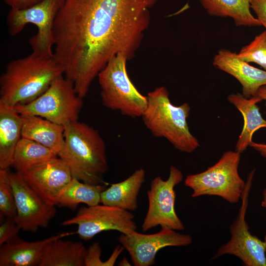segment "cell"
<instances>
[{
	"instance_id": "obj_28",
	"label": "cell",
	"mask_w": 266,
	"mask_h": 266,
	"mask_svg": "<svg viewBox=\"0 0 266 266\" xmlns=\"http://www.w3.org/2000/svg\"><path fill=\"white\" fill-rule=\"evenodd\" d=\"M101 249L98 242L93 243L87 249L84 259L85 266H108L100 259Z\"/></svg>"
},
{
	"instance_id": "obj_3",
	"label": "cell",
	"mask_w": 266,
	"mask_h": 266,
	"mask_svg": "<svg viewBox=\"0 0 266 266\" xmlns=\"http://www.w3.org/2000/svg\"><path fill=\"white\" fill-rule=\"evenodd\" d=\"M65 143L58 154L73 177L89 184H104L108 169L106 145L98 131L78 121L64 126Z\"/></svg>"
},
{
	"instance_id": "obj_22",
	"label": "cell",
	"mask_w": 266,
	"mask_h": 266,
	"mask_svg": "<svg viewBox=\"0 0 266 266\" xmlns=\"http://www.w3.org/2000/svg\"><path fill=\"white\" fill-rule=\"evenodd\" d=\"M208 14L229 17L237 26H261L250 11L249 0H198Z\"/></svg>"
},
{
	"instance_id": "obj_1",
	"label": "cell",
	"mask_w": 266,
	"mask_h": 266,
	"mask_svg": "<svg viewBox=\"0 0 266 266\" xmlns=\"http://www.w3.org/2000/svg\"><path fill=\"white\" fill-rule=\"evenodd\" d=\"M157 0H66L53 26L54 57L83 98L118 54L132 59Z\"/></svg>"
},
{
	"instance_id": "obj_10",
	"label": "cell",
	"mask_w": 266,
	"mask_h": 266,
	"mask_svg": "<svg viewBox=\"0 0 266 266\" xmlns=\"http://www.w3.org/2000/svg\"><path fill=\"white\" fill-rule=\"evenodd\" d=\"M134 215L130 211L101 203L82 206L73 217L64 221L63 226L76 225V233L89 241L103 231L114 230L129 234L137 230Z\"/></svg>"
},
{
	"instance_id": "obj_21",
	"label": "cell",
	"mask_w": 266,
	"mask_h": 266,
	"mask_svg": "<svg viewBox=\"0 0 266 266\" xmlns=\"http://www.w3.org/2000/svg\"><path fill=\"white\" fill-rule=\"evenodd\" d=\"M59 238L48 245L39 266H83L87 248L80 242Z\"/></svg>"
},
{
	"instance_id": "obj_13",
	"label": "cell",
	"mask_w": 266,
	"mask_h": 266,
	"mask_svg": "<svg viewBox=\"0 0 266 266\" xmlns=\"http://www.w3.org/2000/svg\"><path fill=\"white\" fill-rule=\"evenodd\" d=\"M118 240L129 254L134 266H150L155 265L156 254L161 249L167 246L189 245L193 239L188 234L163 227L159 232L153 234H144L136 231L129 234L121 233Z\"/></svg>"
},
{
	"instance_id": "obj_2",
	"label": "cell",
	"mask_w": 266,
	"mask_h": 266,
	"mask_svg": "<svg viewBox=\"0 0 266 266\" xmlns=\"http://www.w3.org/2000/svg\"><path fill=\"white\" fill-rule=\"evenodd\" d=\"M64 74L53 56L33 52L10 62L0 77V102L15 106L33 100Z\"/></svg>"
},
{
	"instance_id": "obj_24",
	"label": "cell",
	"mask_w": 266,
	"mask_h": 266,
	"mask_svg": "<svg viewBox=\"0 0 266 266\" xmlns=\"http://www.w3.org/2000/svg\"><path fill=\"white\" fill-rule=\"evenodd\" d=\"M104 184L92 185L73 177L61 190L57 198V205L74 209L79 203L93 206L100 203Z\"/></svg>"
},
{
	"instance_id": "obj_16",
	"label": "cell",
	"mask_w": 266,
	"mask_h": 266,
	"mask_svg": "<svg viewBox=\"0 0 266 266\" xmlns=\"http://www.w3.org/2000/svg\"><path fill=\"white\" fill-rule=\"evenodd\" d=\"M63 233L44 239L28 242L18 236L10 241L0 245V266H39L46 248L53 240L73 234Z\"/></svg>"
},
{
	"instance_id": "obj_5",
	"label": "cell",
	"mask_w": 266,
	"mask_h": 266,
	"mask_svg": "<svg viewBox=\"0 0 266 266\" xmlns=\"http://www.w3.org/2000/svg\"><path fill=\"white\" fill-rule=\"evenodd\" d=\"M128 59L123 54L112 58L98 75L103 105L131 118L141 117L147 103L134 87L127 72Z\"/></svg>"
},
{
	"instance_id": "obj_30",
	"label": "cell",
	"mask_w": 266,
	"mask_h": 266,
	"mask_svg": "<svg viewBox=\"0 0 266 266\" xmlns=\"http://www.w3.org/2000/svg\"><path fill=\"white\" fill-rule=\"evenodd\" d=\"M11 9H21L33 5L42 0H3Z\"/></svg>"
},
{
	"instance_id": "obj_19",
	"label": "cell",
	"mask_w": 266,
	"mask_h": 266,
	"mask_svg": "<svg viewBox=\"0 0 266 266\" xmlns=\"http://www.w3.org/2000/svg\"><path fill=\"white\" fill-rule=\"evenodd\" d=\"M21 130V115L14 106L0 102V169H7L12 166Z\"/></svg>"
},
{
	"instance_id": "obj_36",
	"label": "cell",
	"mask_w": 266,
	"mask_h": 266,
	"mask_svg": "<svg viewBox=\"0 0 266 266\" xmlns=\"http://www.w3.org/2000/svg\"><path fill=\"white\" fill-rule=\"evenodd\" d=\"M66 0H65V1Z\"/></svg>"
},
{
	"instance_id": "obj_14",
	"label": "cell",
	"mask_w": 266,
	"mask_h": 266,
	"mask_svg": "<svg viewBox=\"0 0 266 266\" xmlns=\"http://www.w3.org/2000/svg\"><path fill=\"white\" fill-rule=\"evenodd\" d=\"M21 173L38 196L52 206L57 205L59 194L73 178L66 163L59 157Z\"/></svg>"
},
{
	"instance_id": "obj_35",
	"label": "cell",
	"mask_w": 266,
	"mask_h": 266,
	"mask_svg": "<svg viewBox=\"0 0 266 266\" xmlns=\"http://www.w3.org/2000/svg\"><path fill=\"white\" fill-rule=\"evenodd\" d=\"M264 244H265V251H266V235H265V236L264 237Z\"/></svg>"
},
{
	"instance_id": "obj_15",
	"label": "cell",
	"mask_w": 266,
	"mask_h": 266,
	"mask_svg": "<svg viewBox=\"0 0 266 266\" xmlns=\"http://www.w3.org/2000/svg\"><path fill=\"white\" fill-rule=\"evenodd\" d=\"M213 65L235 78L242 86V95L250 98L257 95L259 89L266 85V71L250 65L237 53L225 49L214 56Z\"/></svg>"
},
{
	"instance_id": "obj_27",
	"label": "cell",
	"mask_w": 266,
	"mask_h": 266,
	"mask_svg": "<svg viewBox=\"0 0 266 266\" xmlns=\"http://www.w3.org/2000/svg\"><path fill=\"white\" fill-rule=\"evenodd\" d=\"M2 218L0 224V246L10 241L17 237L20 230L13 218Z\"/></svg>"
},
{
	"instance_id": "obj_11",
	"label": "cell",
	"mask_w": 266,
	"mask_h": 266,
	"mask_svg": "<svg viewBox=\"0 0 266 266\" xmlns=\"http://www.w3.org/2000/svg\"><path fill=\"white\" fill-rule=\"evenodd\" d=\"M255 169L248 174L241 197V205L236 220L230 226L231 237L221 246L212 258L215 259L226 254L240 259L246 266H266V255L264 241L252 235L245 220L248 197Z\"/></svg>"
},
{
	"instance_id": "obj_20",
	"label": "cell",
	"mask_w": 266,
	"mask_h": 266,
	"mask_svg": "<svg viewBox=\"0 0 266 266\" xmlns=\"http://www.w3.org/2000/svg\"><path fill=\"white\" fill-rule=\"evenodd\" d=\"M228 100L241 112L244 119L243 127L235 148V151L241 154L252 141L254 133L266 128V120L262 116L257 105L262 99L257 95L246 98L242 94L236 93L229 95Z\"/></svg>"
},
{
	"instance_id": "obj_29",
	"label": "cell",
	"mask_w": 266,
	"mask_h": 266,
	"mask_svg": "<svg viewBox=\"0 0 266 266\" xmlns=\"http://www.w3.org/2000/svg\"><path fill=\"white\" fill-rule=\"evenodd\" d=\"M250 7L266 31V0H249Z\"/></svg>"
},
{
	"instance_id": "obj_18",
	"label": "cell",
	"mask_w": 266,
	"mask_h": 266,
	"mask_svg": "<svg viewBox=\"0 0 266 266\" xmlns=\"http://www.w3.org/2000/svg\"><path fill=\"white\" fill-rule=\"evenodd\" d=\"M146 172L136 169L124 180L112 184L100 194V203L117 207L128 211L138 208V196L145 181Z\"/></svg>"
},
{
	"instance_id": "obj_32",
	"label": "cell",
	"mask_w": 266,
	"mask_h": 266,
	"mask_svg": "<svg viewBox=\"0 0 266 266\" xmlns=\"http://www.w3.org/2000/svg\"><path fill=\"white\" fill-rule=\"evenodd\" d=\"M257 95L262 100H265V105L266 106V85L262 86L259 89Z\"/></svg>"
},
{
	"instance_id": "obj_33",
	"label": "cell",
	"mask_w": 266,
	"mask_h": 266,
	"mask_svg": "<svg viewBox=\"0 0 266 266\" xmlns=\"http://www.w3.org/2000/svg\"><path fill=\"white\" fill-rule=\"evenodd\" d=\"M118 266H131V264L128 261L126 257H124L122 260L118 263Z\"/></svg>"
},
{
	"instance_id": "obj_9",
	"label": "cell",
	"mask_w": 266,
	"mask_h": 266,
	"mask_svg": "<svg viewBox=\"0 0 266 266\" xmlns=\"http://www.w3.org/2000/svg\"><path fill=\"white\" fill-rule=\"evenodd\" d=\"M183 179L182 172L171 166L168 178L164 180L155 177L147 191L148 206L141 229L143 232L160 226L176 231H183L185 227L175 210V187Z\"/></svg>"
},
{
	"instance_id": "obj_6",
	"label": "cell",
	"mask_w": 266,
	"mask_h": 266,
	"mask_svg": "<svg viewBox=\"0 0 266 266\" xmlns=\"http://www.w3.org/2000/svg\"><path fill=\"white\" fill-rule=\"evenodd\" d=\"M240 160V153L227 151L205 171L188 175L184 184L193 190L192 197L216 196L231 203L238 202L245 186L238 171Z\"/></svg>"
},
{
	"instance_id": "obj_25",
	"label": "cell",
	"mask_w": 266,
	"mask_h": 266,
	"mask_svg": "<svg viewBox=\"0 0 266 266\" xmlns=\"http://www.w3.org/2000/svg\"><path fill=\"white\" fill-rule=\"evenodd\" d=\"M237 54L241 60L256 63L266 71V31L256 35Z\"/></svg>"
},
{
	"instance_id": "obj_4",
	"label": "cell",
	"mask_w": 266,
	"mask_h": 266,
	"mask_svg": "<svg viewBox=\"0 0 266 266\" xmlns=\"http://www.w3.org/2000/svg\"><path fill=\"white\" fill-rule=\"evenodd\" d=\"M146 97L147 105L141 117L153 135L165 138L182 152L191 153L195 151L200 143L190 132L187 123L191 110L189 104L173 105L164 86L155 88Z\"/></svg>"
},
{
	"instance_id": "obj_17",
	"label": "cell",
	"mask_w": 266,
	"mask_h": 266,
	"mask_svg": "<svg viewBox=\"0 0 266 266\" xmlns=\"http://www.w3.org/2000/svg\"><path fill=\"white\" fill-rule=\"evenodd\" d=\"M21 116L22 137L36 141L58 155L65 143L64 126L35 115Z\"/></svg>"
},
{
	"instance_id": "obj_23",
	"label": "cell",
	"mask_w": 266,
	"mask_h": 266,
	"mask_svg": "<svg viewBox=\"0 0 266 266\" xmlns=\"http://www.w3.org/2000/svg\"><path fill=\"white\" fill-rule=\"evenodd\" d=\"M58 157L56 152L42 144L21 137L15 149L11 166L16 171L23 173Z\"/></svg>"
},
{
	"instance_id": "obj_31",
	"label": "cell",
	"mask_w": 266,
	"mask_h": 266,
	"mask_svg": "<svg viewBox=\"0 0 266 266\" xmlns=\"http://www.w3.org/2000/svg\"><path fill=\"white\" fill-rule=\"evenodd\" d=\"M249 146L258 151L262 156L266 158V144L257 143L252 141Z\"/></svg>"
},
{
	"instance_id": "obj_8",
	"label": "cell",
	"mask_w": 266,
	"mask_h": 266,
	"mask_svg": "<svg viewBox=\"0 0 266 266\" xmlns=\"http://www.w3.org/2000/svg\"><path fill=\"white\" fill-rule=\"evenodd\" d=\"M65 0H42L29 7L11 9L6 23L8 34H19L28 24L34 25L36 33L30 39L33 52L47 56H53V26L57 13Z\"/></svg>"
},
{
	"instance_id": "obj_34",
	"label": "cell",
	"mask_w": 266,
	"mask_h": 266,
	"mask_svg": "<svg viewBox=\"0 0 266 266\" xmlns=\"http://www.w3.org/2000/svg\"><path fill=\"white\" fill-rule=\"evenodd\" d=\"M261 205L266 209V188L264 189L263 192V200Z\"/></svg>"
},
{
	"instance_id": "obj_12",
	"label": "cell",
	"mask_w": 266,
	"mask_h": 266,
	"mask_svg": "<svg viewBox=\"0 0 266 266\" xmlns=\"http://www.w3.org/2000/svg\"><path fill=\"white\" fill-rule=\"evenodd\" d=\"M16 208L13 218L20 230L35 232L47 227L56 213L55 206L47 204L31 188L18 171L8 172Z\"/></svg>"
},
{
	"instance_id": "obj_26",
	"label": "cell",
	"mask_w": 266,
	"mask_h": 266,
	"mask_svg": "<svg viewBox=\"0 0 266 266\" xmlns=\"http://www.w3.org/2000/svg\"><path fill=\"white\" fill-rule=\"evenodd\" d=\"M8 174L7 169H0V217L14 218L16 208Z\"/></svg>"
},
{
	"instance_id": "obj_7",
	"label": "cell",
	"mask_w": 266,
	"mask_h": 266,
	"mask_svg": "<svg viewBox=\"0 0 266 266\" xmlns=\"http://www.w3.org/2000/svg\"><path fill=\"white\" fill-rule=\"evenodd\" d=\"M83 106L71 81L61 75L39 97L26 104L14 106L20 114L41 117L65 126L78 121Z\"/></svg>"
}]
</instances>
